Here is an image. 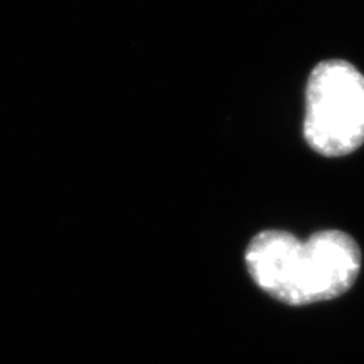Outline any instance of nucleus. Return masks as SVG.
<instances>
[{"instance_id": "1", "label": "nucleus", "mask_w": 364, "mask_h": 364, "mask_svg": "<svg viewBox=\"0 0 364 364\" xmlns=\"http://www.w3.org/2000/svg\"><path fill=\"white\" fill-rule=\"evenodd\" d=\"M248 273L258 287L287 305L336 299L355 284L362 252L350 235L320 231L299 240L285 231H263L246 251Z\"/></svg>"}, {"instance_id": "2", "label": "nucleus", "mask_w": 364, "mask_h": 364, "mask_svg": "<svg viewBox=\"0 0 364 364\" xmlns=\"http://www.w3.org/2000/svg\"><path fill=\"white\" fill-rule=\"evenodd\" d=\"M304 136L321 156L351 154L364 144V76L346 60L313 68L305 96Z\"/></svg>"}]
</instances>
